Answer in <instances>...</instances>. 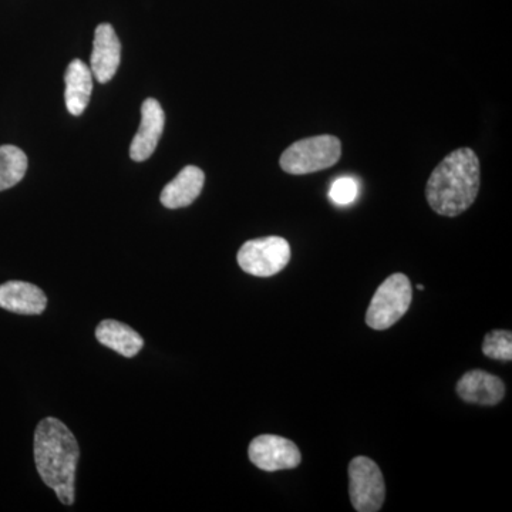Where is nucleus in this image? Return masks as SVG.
I'll return each mask as SVG.
<instances>
[{"label": "nucleus", "mask_w": 512, "mask_h": 512, "mask_svg": "<svg viewBox=\"0 0 512 512\" xmlns=\"http://www.w3.org/2000/svg\"><path fill=\"white\" fill-rule=\"evenodd\" d=\"M37 473L55 491L60 503L74 504V483L80 448L72 431L55 417L40 421L35 431Z\"/></svg>", "instance_id": "f257e3e1"}, {"label": "nucleus", "mask_w": 512, "mask_h": 512, "mask_svg": "<svg viewBox=\"0 0 512 512\" xmlns=\"http://www.w3.org/2000/svg\"><path fill=\"white\" fill-rule=\"evenodd\" d=\"M480 160L471 148H458L431 173L426 197L434 212L457 217L466 212L480 191Z\"/></svg>", "instance_id": "f03ea898"}, {"label": "nucleus", "mask_w": 512, "mask_h": 512, "mask_svg": "<svg viewBox=\"0 0 512 512\" xmlns=\"http://www.w3.org/2000/svg\"><path fill=\"white\" fill-rule=\"evenodd\" d=\"M342 156V143L335 136H316L296 141L282 154L285 173L305 175L333 167Z\"/></svg>", "instance_id": "7ed1b4c3"}, {"label": "nucleus", "mask_w": 512, "mask_h": 512, "mask_svg": "<svg viewBox=\"0 0 512 512\" xmlns=\"http://www.w3.org/2000/svg\"><path fill=\"white\" fill-rule=\"evenodd\" d=\"M412 299L410 279L403 274L389 276L370 301L366 313L367 326L375 330L392 328L409 311Z\"/></svg>", "instance_id": "20e7f679"}, {"label": "nucleus", "mask_w": 512, "mask_h": 512, "mask_svg": "<svg viewBox=\"0 0 512 512\" xmlns=\"http://www.w3.org/2000/svg\"><path fill=\"white\" fill-rule=\"evenodd\" d=\"M291 245L285 238L265 237L245 242L238 252L242 271L256 278H271L291 261Z\"/></svg>", "instance_id": "39448f33"}, {"label": "nucleus", "mask_w": 512, "mask_h": 512, "mask_svg": "<svg viewBox=\"0 0 512 512\" xmlns=\"http://www.w3.org/2000/svg\"><path fill=\"white\" fill-rule=\"evenodd\" d=\"M349 494L357 512L382 510L386 500V484L375 461L356 457L349 464Z\"/></svg>", "instance_id": "423d86ee"}, {"label": "nucleus", "mask_w": 512, "mask_h": 512, "mask_svg": "<svg viewBox=\"0 0 512 512\" xmlns=\"http://www.w3.org/2000/svg\"><path fill=\"white\" fill-rule=\"evenodd\" d=\"M248 456L255 467L266 473L292 470L302 461L301 451L293 441L272 434L255 437L249 444Z\"/></svg>", "instance_id": "0eeeda50"}, {"label": "nucleus", "mask_w": 512, "mask_h": 512, "mask_svg": "<svg viewBox=\"0 0 512 512\" xmlns=\"http://www.w3.org/2000/svg\"><path fill=\"white\" fill-rule=\"evenodd\" d=\"M165 114L156 99H147L141 107V123L136 136L131 141L130 157L143 163L153 156L161 136H163Z\"/></svg>", "instance_id": "6e6552de"}, {"label": "nucleus", "mask_w": 512, "mask_h": 512, "mask_svg": "<svg viewBox=\"0 0 512 512\" xmlns=\"http://www.w3.org/2000/svg\"><path fill=\"white\" fill-rule=\"evenodd\" d=\"M121 62V43L116 30L109 23H101L94 33L92 73L99 83H109Z\"/></svg>", "instance_id": "1a4fd4ad"}, {"label": "nucleus", "mask_w": 512, "mask_h": 512, "mask_svg": "<svg viewBox=\"0 0 512 512\" xmlns=\"http://www.w3.org/2000/svg\"><path fill=\"white\" fill-rule=\"evenodd\" d=\"M457 394L467 403L495 406L504 399L505 386L500 377L476 369L470 370L458 380Z\"/></svg>", "instance_id": "9d476101"}, {"label": "nucleus", "mask_w": 512, "mask_h": 512, "mask_svg": "<svg viewBox=\"0 0 512 512\" xmlns=\"http://www.w3.org/2000/svg\"><path fill=\"white\" fill-rule=\"evenodd\" d=\"M47 298L42 289L23 281L0 285V308L18 315H40L45 312Z\"/></svg>", "instance_id": "9b49d317"}, {"label": "nucleus", "mask_w": 512, "mask_h": 512, "mask_svg": "<svg viewBox=\"0 0 512 512\" xmlns=\"http://www.w3.org/2000/svg\"><path fill=\"white\" fill-rule=\"evenodd\" d=\"M204 183V171L195 165H187L171 183L165 185L161 191V204L168 210L188 207L200 197Z\"/></svg>", "instance_id": "f8f14e48"}, {"label": "nucleus", "mask_w": 512, "mask_h": 512, "mask_svg": "<svg viewBox=\"0 0 512 512\" xmlns=\"http://www.w3.org/2000/svg\"><path fill=\"white\" fill-rule=\"evenodd\" d=\"M64 83H66L64 100H66L67 111L74 117L80 116L89 106L90 97H92V70L82 60H72L64 74Z\"/></svg>", "instance_id": "ddd939ff"}, {"label": "nucleus", "mask_w": 512, "mask_h": 512, "mask_svg": "<svg viewBox=\"0 0 512 512\" xmlns=\"http://www.w3.org/2000/svg\"><path fill=\"white\" fill-rule=\"evenodd\" d=\"M96 338L101 345L128 359L136 356L144 346V340L136 330L117 320H103L97 326Z\"/></svg>", "instance_id": "4468645a"}, {"label": "nucleus", "mask_w": 512, "mask_h": 512, "mask_svg": "<svg viewBox=\"0 0 512 512\" xmlns=\"http://www.w3.org/2000/svg\"><path fill=\"white\" fill-rule=\"evenodd\" d=\"M28 171V157L15 146L0 147V192L15 187Z\"/></svg>", "instance_id": "2eb2a0df"}, {"label": "nucleus", "mask_w": 512, "mask_h": 512, "mask_svg": "<svg viewBox=\"0 0 512 512\" xmlns=\"http://www.w3.org/2000/svg\"><path fill=\"white\" fill-rule=\"evenodd\" d=\"M483 353L490 359L511 362L512 333L510 330H493L487 333L484 338Z\"/></svg>", "instance_id": "dca6fc26"}, {"label": "nucleus", "mask_w": 512, "mask_h": 512, "mask_svg": "<svg viewBox=\"0 0 512 512\" xmlns=\"http://www.w3.org/2000/svg\"><path fill=\"white\" fill-rule=\"evenodd\" d=\"M357 195H359V184L352 177L338 178L332 184L329 191L330 200L335 202L336 205H340V207H345V205L355 202Z\"/></svg>", "instance_id": "f3484780"}, {"label": "nucleus", "mask_w": 512, "mask_h": 512, "mask_svg": "<svg viewBox=\"0 0 512 512\" xmlns=\"http://www.w3.org/2000/svg\"><path fill=\"white\" fill-rule=\"evenodd\" d=\"M417 289H419V291H423L424 286L423 285H419V286H417Z\"/></svg>", "instance_id": "a211bd4d"}]
</instances>
